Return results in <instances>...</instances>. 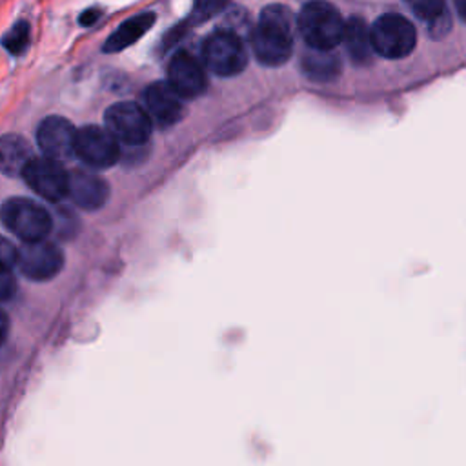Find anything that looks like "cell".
Segmentation results:
<instances>
[{
	"label": "cell",
	"mask_w": 466,
	"mask_h": 466,
	"mask_svg": "<svg viewBox=\"0 0 466 466\" xmlns=\"http://www.w3.org/2000/svg\"><path fill=\"white\" fill-rule=\"evenodd\" d=\"M413 11L426 24H431L437 18H441L444 13H448L444 0H415Z\"/></svg>",
	"instance_id": "cell-20"
},
{
	"label": "cell",
	"mask_w": 466,
	"mask_h": 466,
	"mask_svg": "<svg viewBox=\"0 0 466 466\" xmlns=\"http://www.w3.org/2000/svg\"><path fill=\"white\" fill-rule=\"evenodd\" d=\"M167 84L186 100L206 91L208 78L202 64L187 51H177L167 64Z\"/></svg>",
	"instance_id": "cell-12"
},
{
	"label": "cell",
	"mask_w": 466,
	"mask_h": 466,
	"mask_svg": "<svg viewBox=\"0 0 466 466\" xmlns=\"http://www.w3.org/2000/svg\"><path fill=\"white\" fill-rule=\"evenodd\" d=\"M350 55V58L355 64H368L373 53L371 47V36H370V25L359 18V16H350L344 20V31H342V40H340Z\"/></svg>",
	"instance_id": "cell-16"
},
{
	"label": "cell",
	"mask_w": 466,
	"mask_h": 466,
	"mask_svg": "<svg viewBox=\"0 0 466 466\" xmlns=\"http://www.w3.org/2000/svg\"><path fill=\"white\" fill-rule=\"evenodd\" d=\"M75 157L93 169H106L120 157L118 140L106 129L95 124L76 129Z\"/></svg>",
	"instance_id": "cell-7"
},
{
	"label": "cell",
	"mask_w": 466,
	"mask_h": 466,
	"mask_svg": "<svg viewBox=\"0 0 466 466\" xmlns=\"http://www.w3.org/2000/svg\"><path fill=\"white\" fill-rule=\"evenodd\" d=\"M0 220L24 242L46 238L53 224L49 213L38 202L24 197L7 198L0 206Z\"/></svg>",
	"instance_id": "cell-3"
},
{
	"label": "cell",
	"mask_w": 466,
	"mask_h": 466,
	"mask_svg": "<svg viewBox=\"0 0 466 466\" xmlns=\"http://www.w3.org/2000/svg\"><path fill=\"white\" fill-rule=\"evenodd\" d=\"M67 195L82 209H98L109 197L107 182L89 169H75L69 173Z\"/></svg>",
	"instance_id": "cell-13"
},
{
	"label": "cell",
	"mask_w": 466,
	"mask_h": 466,
	"mask_svg": "<svg viewBox=\"0 0 466 466\" xmlns=\"http://www.w3.org/2000/svg\"><path fill=\"white\" fill-rule=\"evenodd\" d=\"M228 2L229 0H195L193 7H191V13L186 18V24L189 27H193V25L208 22L209 18L217 16L218 13H222L226 9Z\"/></svg>",
	"instance_id": "cell-19"
},
{
	"label": "cell",
	"mask_w": 466,
	"mask_h": 466,
	"mask_svg": "<svg viewBox=\"0 0 466 466\" xmlns=\"http://www.w3.org/2000/svg\"><path fill=\"white\" fill-rule=\"evenodd\" d=\"M297 27L309 47L333 49L342 40L344 20L333 4L326 0H311L302 7L297 18Z\"/></svg>",
	"instance_id": "cell-2"
},
{
	"label": "cell",
	"mask_w": 466,
	"mask_h": 466,
	"mask_svg": "<svg viewBox=\"0 0 466 466\" xmlns=\"http://www.w3.org/2000/svg\"><path fill=\"white\" fill-rule=\"evenodd\" d=\"M302 69L309 78L319 82H328L339 76L340 60L333 53V49L309 47V51H306L302 56Z\"/></svg>",
	"instance_id": "cell-17"
},
{
	"label": "cell",
	"mask_w": 466,
	"mask_h": 466,
	"mask_svg": "<svg viewBox=\"0 0 466 466\" xmlns=\"http://www.w3.org/2000/svg\"><path fill=\"white\" fill-rule=\"evenodd\" d=\"M64 264V255L60 248L46 238L24 242L18 248L16 266L27 279L47 280L53 279Z\"/></svg>",
	"instance_id": "cell-8"
},
{
	"label": "cell",
	"mask_w": 466,
	"mask_h": 466,
	"mask_svg": "<svg viewBox=\"0 0 466 466\" xmlns=\"http://www.w3.org/2000/svg\"><path fill=\"white\" fill-rule=\"evenodd\" d=\"M33 160V151L27 140L16 133L0 137V171L7 177H22L27 164Z\"/></svg>",
	"instance_id": "cell-15"
},
{
	"label": "cell",
	"mask_w": 466,
	"mask_h": 466,
	"mask_svg": "<svg viewBox=\"0 0 466 466\" xmlns=\"http://www.w3.org/2000/svg\"><path fill=\"white\" fill-rule=\"evenodd\" d=\"M16 286H15V279L11 271H2L0 269V302L7 300L13 297Z\"/></svg>",
	"instance_id": "cell-22"
},
{
	"label": "cell",
	"mask_w": 466,
	"mask_h": 466,
	"mask_svg": "<svg viewBox=\"0 0 466 466\" xmlns=\"http://www.w3.org/2000/svg\"><path fill=\"white\" fill-rule=\"evenodd\" d=\"M31 42V25L27 20H16L0 38V46L13 56H22Z\"/></svg>",
	"instance_id": "cell-18"
},
{
	"label": "cell",
	"mask_w": 466,
	"mask_h": 466,
	"mask_svg": "<svg viewBox=\"0 0 466 466\" xmlns=\"http://www.w3.org/2000/svg\"><path fill=\"white\" fill-rule=\"evenodd\" d=\"M75 126L58 115L44 118L36 129V142L44 157L62 164L75 157Z\"/></svg>",
	"instance_id": "cell-10"
},
{
	"label": "cell",
	"mask_w": 466,
	"mask_h": 466,
	"mask_svg": "<svg viewBox=\"0 0 466 466\" xmlns=\"http://www.w3.org/2000/svg\"><path fill=\"white\" fill-rule=\"evenodd\" d=\"M7 333H9V319H7V315L0 309V344L5 340Z\"/></svg>",
	"instance_id": "cell-24"
},
{
	"label": "cell",
	"mask_w": 466,
	"mask_h": 466,
	"mask_svg": "<svg viewBox=\"0 0 466 466\" xmlns=\"http://www.w3.org/2000/svg\"><path fill=\"white\" fill-rule=\"evenodd\" d=\"M455 9H457V15L461 16V20L466 22V0H455Z\"/></svg>",
	"instance_id": "cell-25"
},
{
	"label": "cell",
	"mask_w": 466,
	"mask_h": 466,
	"mask_svg": "<svg viewBox=\"0 0 466 466\" xmlns=\"http://www.w3.org/2000/svg\"><path fill=\"white\" fill-rule=\"evenodd\" d=\"M100 16H102V11H100L98 7H87V9H84V11L80 13L78 24H80L82 27H91V25H95V24L100 20Z\"/></svg>",
	"instance_id": "cell-23"
},
{
	"label": "cell",
	"mask_w": 466,
	"mask_h": 466,
	"mask_svg": "<svg viewBox=\"0 0 466 466\" xmlns=\"http://www.w3.org/2000/svg\"><path fill=\"white\" fill-rule=\"evenodd\" d=\"M25 184L40 197L49 202H58L67 195L69 173L64 169L62 162L47 157L35 158L27 164L22 173Z\"/></svg>",
	"instance_id": "cell-9"
},
{
	"label": "cell",
	"mask_w": 466,
	"mask_h": 466,
	"mask_svg": "<svg viewBox=\"0 0 466 466\" xmlns=\"http://www.w3.org/2000/svg\"><path fill=\"white\" fill-rule=\"evenodd\" d=\"M106 129L126 146H144L151 135L153 122L146 109L129 100L115 102L104 113Z\"/></svg>",
	"instance_id": "cell-5"
},
{
	"label": "cell",
	"mask_w": 466,
	"mask_h": 466,
	"mask_svg": "<svg viewBox=\"0 0 466 466\" xmlns=\"http://www.w3.org/2000/svg\"><path fill=\"white\" fill-rule=\"evenodd\" d=\"M16 255L18 249L0 235V269L2 271H11L13 266H16Z\"/></svg>",
	"instance_id": "cell-21"
},
{
	"label": "cell",
	"mask_w": 466,
	"mask_h": 466,
	"mask_svg": "<svg viewBox=\"0 0 466 466\" xmlns=\"http://www.w3.org/2000/svg\"><path fill=\"white\" fill-rule=\"evenodd\" d=\"M370 36L373 51L391 60L408 56L417 44V31L413 24L397 13L379 16L370 27Z\"/></svg>",
	"instance_id": "cell-4"
},
{
	"label": "cell",
	"mask_w": 466,
	"mask_h": 466,
	"mask_svg": "<svg viewBox=\"0 0 466 466\" xmlns=\"http://www.w3.org/2000/svg\"><path fill=\"white\" fill-rule=\"evenodd\" d=\"M151 122L160 127H171L178 124L184 115V98L166 82H153L144 91V106Z\"/></svg>",
	"instance_id": "cell-11"
},
{
	"label": "cell",
	"mask_w": 466,
	"mask_h": 466,
	"mask_svg": "<svg viewBox=\"0 0 466 466\" xmlns=\"http://www.w3.org/2000/svg\"><path fill=\"white\" fill-rule=\"evenodd\" d=\"M206 67L218 76H235L248 64V53L240 35L229 29H218L206 38L202 46Z\"/></svg>",
	"instance_id": "cell-6"
},
{
	"label": "cell",
	"mask_w": 466,
	"mask_h": 466,
	"mask_svg": "<svg viewBox=\"0 0 466 466\" xmlns=\"http://www.w3.org/2000/svg\"><path fill=\"white\" fill-rule=\"evenodd\" d=\"M251 47L260 64L271 67L284 64L293 51L291 11L280 4L264 7L251 31Z\"/></svg>",
	"instance_id": "cell-1"
},
{
	"label": "cell",
	"mask_w": 466,
	"mask_h": 466,
	"mask_svg": "<svg viewBox=\"0 0 466 466\" xmlns=\"http://www.w3.org/2000/svg\"><path fill=\"white\" fill-rule=\"evenodd\" d=\"M157 16L151 11L138 13L127 20H124L104 42L102 51L104 53H120L127 47H131L135 42H138L155 24Z\"/></svg>",
	"instance_id": "cell-14"
}]
</instances>
